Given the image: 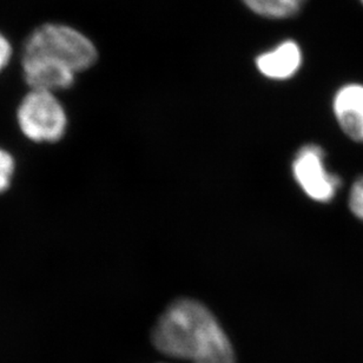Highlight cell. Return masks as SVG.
<instances>
[{
  "label": "cell",
  "mask_w": 363,
  "mask_h": 363,
  "mask_svg": "<svg viewBox=\"0 0 363 363\" xmlns=\"http://www.w3.org/2000/svg\"><path fill=\"white\" fill-rule=\"evenodd\" d=\"M223 332L211 311L190 298L170 304L152 332V343L161 353L195 362Z\"/></svg>",
  "instance_id": "6da1fadb"
},
{
  "label": "cell",
  "mask_w": 363,
  "mask_h": 363,
  "mask_svg": "<svg viewBox=\"0 0 363 363\" xmlns=\"http://www.w3.org/2000/svg\"><path fill=\"white\" fill-rule=\"evenodd\" d=\"M23 57H38L60 64L77 74L88 70L98 60L94 43L76 28L46 23L28 35Z\"/></svg>",
  "instance_id": "7a4b0ae2"
},
{
  "label": "cell",
  "mask_w": 363,
  "mask_h": 363,
  "mask_svg": "<svg viewBox=\"0 0 363 363\" xmlns=\"http://www.w3.org/2000/svg\"><path fill=\"white\" fill-rule=\"evenodd\" d=\"M18 126L35 143H56L67 129V115L56 94L30 90L18 105Z\"/></svg>",
  "instance_id": "3957f363"
},
{
  "label": "cell",
  "mask_w": 363,
  "mask_h": 363,
  "mask_svg": "<svg viewBox=\"0 0 363 363\" xmlns=\"http://www.w3.org/2000/svg\"><path fill=\"white\" fill-rule=\"evenodd\" d=\"M325 152L318 144H307L297 151L293 175L304 194L315 202L328 203L335 199L342 179L325 167Z\"/></svg>",
  "instance_id": "277c9868"
},
{
  "label": "cell",
  "mask_w": 363,
  "mask_h": 363,
  "mask_svg": "<svg viewBox=\"0 0 363 363\" xmlns=\"http://www.w3.org/2000/svg\"><path fill=\"white\" fill-rule=\"evenodd\" d=\"M23 76L30 90H67L74 85L76 74L60 64L38 57H21Z\"/></svg>",
  "instance_id": "5b68a950"
},
{
  "label": "cell",
  "mask_w": 363,
  "mask_h": 363,
  "mask_svg": "<svg viewBox=\"0 0 363 363\" xmlns=\"http://www.w3.org/2000/svg\"><path fill=\"white\" fill-rule=\"evenodd\" d=\"M333 111L343 133L357 143H363V85H343L334 96Z\"/></svg>",
  "instance_id": "8992f818"
},
{
  "label": "cell",
  "mask_w": 363,
  "mask_h": 363,
  "mask_svg": "<svg viewBox=\"0 0 363 363\" xmlns=\"http://www.w3.org/2000/svg\"><path fill=\"white\" fill-rule=\"evenodd\" d=\"M302 64V52L296 43L288 40L256 60L259 72L270 79H288L296 74Z\"/></svg>",
  "instance_id": "52a82bcc"
},
{
  "label": "cell",
  "mask_w": 363,
  "mask_h": 363,
  "mask_svg": "<svg viewBox=\"0 0 363 363\" xmlns=\"http://www.w3.org/2000/svg\"><path fill=\"white\" fill-rule=\"evenodd\" d=\"M247 6L264 18L286 19L296 16L308 0H242Z\"/></svg>",
  "instance_id": "ba28073f"
},
{
  "label": "cell",
  "mask_w": 363,
  "mask_h": 363,
  "mask_svg": "<svg viewBox=\"0 0 363 363\" xmlns=\"http://www.w3.org/2000/svg\"><path fill=\"white\" fill-rule=\"evenodd\" d=\"M194 363H236L235 354L230 341L225 333H222L215 342L211 345L208 352L203 354Z\"/></svg>",
  "instance_id": "9c48e42d"
},
{
  "label": "cell",
  "mask_w": 363,
  "mask_h": 363,
  "mask_svg": "<svg viewBox=\"0 0 363 363\" xmlns=\"http://www.w3.org/2000/svg\"><path fill=\"white\" fill-rule=\"evenodd\" d=\"M16 161L9 151L0 147V194L7 191L13 181Z\"/></svg>",
  "instance_id": "30bf717a"
},
{
  "label": "cell",
  "mask_w": 363,
  "mask_h": 363,
  "mask_svg": "<svg viewBox=\"0 0 363 363\" xmlns=\"http://www.w3.org/2000/svg\"><path fill=\"white\" fill-rule=\"evenodd\" d=\"M348 206L354 216L363 220V175L357 177L350 188Z\"/></svg>",
  "instance_id": "8fae6325"
},
{
  "label": "cell",
  "mask_w": 363,
  "mask_h": 363,
  "mask_svg": "<svg viewBox=\"0 0 363 363\" xmlns=\"http://www.w3.org/2000/svg\"><path fill=\"white\" fill-rule=\"evenodd\" d=\"M12 53H13V50H12V45L9 42V39L3 33H0V74L10 64Z\"/></svg>",
  "instance_id": "7c38bea8"
},
{
  "label": "cell",
  "mask_w": 363,
  "mask_h": 363,
  "mask_svg": "<svg viewBox=\"0 0 363 363\" xmlns=\"http://www.w3.org/2000/svg\"><path fill=\"white\" fill-rule=\"evenodd\" d=\"M361 3H362V4H363V0H361Z\"/></svg>",
  "instance_id": "4fadbf2b"
}]
</instances>
